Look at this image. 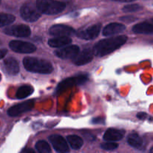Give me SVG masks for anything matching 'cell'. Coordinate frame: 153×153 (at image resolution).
Instances as JSON below:
<instances>
[{"instance_id": "6da1fadb", "label": "cell", "mask_w": 153, "mask_h": 153, "mask_svg": "<svg viewBox=\"0 0 153 153\" xmlns=\"http://www.w3.org/2000/svg\"><path fill=\"white\" fill-rule=\"evenodd\" d=\"M128 37L124 35L103 39L98 42L93 47V53L98 57H103L119 49L126 43Z\"/></svg>"}, {"instance_id": "7a4b0ae2", "label": "cell", "mask_w": 153, "mask_h": 153, "mask_svg": "<svg viewBox=\"0 0 153 153\" xmlns=\"http://www.w3.org/2000/svg\"><path fill=\"white\" fill-rule=\"evenodd\" d=\"M22 63L26 70L31 73L50 74L53 70L52 64L46 60L32 57H26Z\"/></svg>"}, {"instance_id": "3957f363", "label": "cell", "mask_w": 153, "mask_h": 153, "mask_svg": "<svg viewBox=\"0 0 153 153\" xmlns=\"http://www.w3.org/2000/svg\"><path fill=\"white\" fill-rule=\"evenodd\" d=\"M36 5L39 11L44 14H58L65 8V3L56 0H36Z\"/></svg>"}, {"instance_id": "277c9868", "label": "cell", "mask_w": 153, "mask_h": 153, "mask_svg": "<svg viewBox=\"0 0 153 153\" xmlns=\"http://www.w3.org/2000/svg\"><path fill=\"white\" fill-rule=\"evenodd\" d=\"M20 16L25 21L34 22L37 21L41 16V13L38 9L36 1L28 0L24 3L20 8Z\"/></svg>"}, {"instance_id": "5b68a950", "label": "cell", "mask_w": 153, "mask_h": 153, "mask_svg": "<svg viewBox=\"0 0 153 153\" xmlns=\"http://www.w3.org/2000/svg\"><path fill=\"white\" fill-rule=\"evenodd\" d=\"M87 81H88V75L86 74H81L79 76H74V77L68 78V79L62 81L58 84L56 88V94H59L72 87L85 84Z\"/></svg>"}, {"instance_id": "8992f818", "label": "cell", "mask_w": 153, "mask_h": 153, "mask_svg": "<svg viewBox=\"0 0 153 153\" xmlns=\"http://www.w3.org/2000/svg\"><path fill=\"white\" fill-rule=\"evenodd\" d=\"M9 47L17 53L29 54L36 51V46L34 44L21 40H12L9 43Z\"/></svg>"}, {"instance_id": "52a82bcc", "label": "cell", "mask_w": 153, "mask_h": 153, "mask_svg": "<svg viewBox=\"0 0 153 153\" xmlns=\"http://www.w3.org/2000/svg\"><path fill=\"white\" fill-rule=\"evenodd\" d=\"M34 102L33 100L23 102H21L20 104L10 107L8 110V114L10 117L19 116L22 114L31 111L34 108Z\"/></svg>"}, {"instance_id": "ba28073f", "label": "cell", "mask_w": 153, "mask_h": 153, "mask_svg": "<svg viewBox=\"0 0 153 153\" xmlns=\"http://www.w3.org/2000/svg\"><path fill=\"white\" fill-rule=\"evenodd\" d=\"M4 34L17 37H27L31 34V29L28 25H17L8 27L4 30Z\"/></svg>"}, {"instance_id": "9c48e42d", "label": "cell", "mask_w": 153, "mask_h": 153, "mask_svg": "<svg viewBox=\"0 0 153 153\" xmlns=\"http://www.w3.org/2000/svg\"><path fill=\"white\" fill-rule=\"evenodd\" d=\"M101 28V24L97 23L88 27L86 29L80 30L76 32V36L83 40H93L98 36Z\"/></svg>"}, {"instance_id": "30bf717a", "label": "cell", "mask_w": 153, "mask_h": 153, "mask_svg": "<svg viewBox=\"0 0 153 153\" xmlns=\"http://www.w3.org/2000/svg\"><path fill=\"white\" fill-rule=\"evenodd\" d=\"M49 140L52 147L58 153H68L69 147L68 143L63 137L58 134H52L49 137Z\"/></svg>"}, {"instance_id": "8fae6325", "label": "cell", "mask_w": 153, "mask_h": 153, "mask_svg": "<svg viewBox=\"0 0 153 153\" xmlns=\"http://www.w3.org/2000/svg\"><path fill=\"white\" fill-rule=\"evenodd\" d=\"M54 52L55 55L61 59H73L80 52V48L76 45H70L56 50Z\"/></svg>"}, {"instance_id": "7c38bea8", "label": "cell", "mask_w": 153, "mask_h": 153, "mask_svg": "<svg viewBox=\"0 0 153 153\" xmlns=\"http://www.w3.org/2000/svg\"><path fill=\"white\" fill-rule=\"evenodd\" d=\"M50 35L54 37H69L75 33L72 27L65 25H54L49 30Z\"/></svg>"}, {"instance_id": "4fadbf2b", "label": "cell", "mask_w": 153, "mask_h": 153, "mask_svg": "<svg viewBox=\"0 0 153 153\" xmlns=\"http://www.w3.org/2000/svg\"><path fill=\"white\" fill-rule=\"evenodd\" d=\"M93 50L89 49H83L74 58L72 59V62L76 66H82L91 62L93 59Z\"/></svg>"}, {"instance_id": "5bb4252c", "label": "cell", "mask_w": 153, "mask_h": 153, "mask_svg": "<svg viewBox=\"0 0 153 153\" xmlns=\"http://www.w3.org/2000/svg\"><path fill=\"white\" fill-rule=\"evenodd\" d=\"M132 31L135 34H153V19L145 21L140 23L136 24L132 28Z\"/></svg>"}, {"instance_id": "9a60e30c", "label": "cell", "mask_w": 153, "mask_h": 153, "mask_svg": "<svg viewBox=\"0 0 153 153\" xmlns=\"http://www.w3.org/2000/svg\"><path fill=\"white\" fill-rule=\"evenodd\" d=\"M4 70L6 73L10 76H15L20 71V66L18 61L13 58H6L3 64Z\"/></svg>"}, {"instance_id": "2e32d148", "label": "cell", "mask_w": 153, "mask_h": 153, "mask_svg": "<svg viewBox=\"0 0 153 153\" xmlns=\"http://www.w3.org/2000/svg\"><path fill=\"white\" fill-rule=\"evenodd\" d=\"M125 25L123 24L118 23V22H112L104 27L103 31H102V34L104 36H106V37L114 35V34L122 33L125 30Z\"/></svg>"}, {"instance_id": "e0dca14e", "label": "cell", "mask_w": 153, "mask_h": 153, "mask_svg": "<svg viewBox=\"0 0 153 153\" xmlns=\"http://www.w3.org/2000/svg\"><path fill=\"white\" fill-rule=\"evenodd\" d=\"M124 135V131L121 129L110 128H108L104 134V140L106 141H118L122 140Z\"/></svg>"}, {"instance_id": "ac0fdd59", "label": "cell", "mask_w": 153, "mask_h": 153, "mask_svg": "<svg viewBox=\"0 0 153 153\" xmlns=\"http://www.w3.org/2000/svg\"><path fill=\"white\" fill-rule=\"evenodd\" d=\"M71 42L72 40L69 37H56L48 40V45L50 47L61 48L68 46Z\"/></svg>"}, {"instance_id": "d6986e66", "label": "cell", "mask_w": 153, "mask_h": 153, "mask_svg": "<svg viewBox=\"0 0 153 153\" xmlns=\"http://www.w3.org/2000/svg\"><path fill=\"white\" fill-rule=\"evenodd\" d=\"M128 143L132 147L135 149H140L143 146V140L141 138L140 136L136 132L130 133L128 137Z\"/></svg>"}, {"instance_id": "ffe728a7", "label": "cell", "mask_w": 153, "mask_h": 153, "mask_svg": "<svg viewBox=\"0 0 153 153\" xmlns=\"http://www.w3.org/2000/svg\"><path fill=\"white\" fill-rule=\"evenodd\" d=\"M34 92V88L31 85H22L20 87L16 93V97L19 100L25 99L29 97Z\"/></svg>"}, {"instance_id": "44dd1931", "label": "cell", "mask_w": 153, "mask_h": 153, "mask_svg": "<svg viewBox=\"0 0 153 153\" xmlns=\"http://www.w3.org/2000/svg\"><path fill=\"white\" fill-rule=\"evenodd\" d=\"M67 140L68 142L69 145L70 146V147L73 149H75V150L80 149L82 147V144H83L82 139L80 137H79V136L74 135V134L68 136Z\"/></svg>"}, {"instance_id": "7402d4cb", "label": "cell", "mask_w": 153, "mask_h": 153, "mask_svg": "<svg viewBox=\"0 0 153 153\" xmlns=\"http://www.w3.org/2000/svg\"><path fill=\"white\" fill-rule=\"evenodd\" d=\"M15 21V16L10 13H0V27L7 26Z\"/></svg>"}, {"instance_id": "603a6c76", "label": "cell", "mask_w": 153, "mask_h": 153, "mask_svg": "<svg viewBox=\"0 0 153 153\" xmlns=\"http://www.w3.org/2000/svg\"><path fill=\"white\" fill-rule=\"evenodd\" d=\"M35 148L38 153H51L50 146L45 140L38 141L35 144Z\"/></svg>"}, {"instance_id": "cb8c5ba5", "label": "cell", "mask_w": 153, "mask_h": 153, "mask_svg": "<svg viewBox=\"0 0 153 153\" xmlns=\"http://www.w3.org/2000/svg\"><path fill=\"white\" fill-rule=\"evenodd\" d=\"M142 7L140 4H127V5L124 6L122 8V10L126 13H130V12H135L138 11V10H141Z\"/></svg>"}, {"instance_id": "d4e9b609", "label": "cell", "mask_w": 153, "mask_h": 153, "mask_svg": "<svg viewBox=\"0 0 153 153\" xmlns=\"http://www.w3.org/2000/svg\"><path fill=\"white\" fill-rule=\"evenodd\" d=\"M118 146V143H113V142H111V141H108V142H106V143H103L100 144V147H101V149H104V150H106V151L114 150V149H117Z\"/></svg>"}, {"instance_id": "484cf974", "label": "cell", "mask_w": 153, "mask_h": 153, "mask_svg": "<svg viewBox=\"0 0 153 153\" xmlns=\"http://www.w3.org/2000/svg\"><path fill=\"white\" fill-rule=\"evenodd\" d=\"M91 122L93 124H104L105 120L104 117H95L93 118Z\"/></svg>"}, {"instance_id": "4316f807", "label": "cell", "mask_w": 153, "mask_h": 153, "mask_svg": "<svg viewBox=\"0 0 153 153\" xmlns=\"http://www.w3.org/2000/svg\"><path fill=\"white\" fill-rule=\"evenodd\" d=\"M136 117H137L138 119L144 120L148 119L149 117H148V115L147 114L144 113V112H140V113H138L137 114H136Z\"/></svg>"}, {"instance_id": "83f0119b", "label": "cell", "mask_w": 153, "mask_h": 153, "mask_svg": "<svg viewBox=\"0 0 153 153\" xmlns=\"http://www.w3.org/2000/svg\"><path fill=\"white\" fill-rule=\"evenodd\" d=\"M7 52H8L7 49H0V59L4 58V57L6 55V54H7Z\"/></svg>"}, {"instance_id": "f1b7e54d", "label": "cell", "mask_w": 153, "mask_h": 153, "mask_svg": "<svg viewBox=\"0 0 153 153\" xmlns=\"http://www.w3.org/2000/svg\"><path fill=\"white\" fill-rule=\"evenodd\" d=\"M23 153H35L34 149H31V148H27V149H24Z\"/></svg>"}, {"instance_id": "f546056e", "label": "cell", "mask_w": 153, "mask_h": 153, "mask_svg": "<svg viewBox=\"0 0 153 153\" xmlns=\"http://www.w3.org/2000/svg\"><path fill=\"white\" fill-rule=\"evenodd\" d=\"M116 1H120V2H130V1H135V0H112Z\"/></svg>"}, {"instance_id": "4dcf8cb0", "label": "cell", "mask_w": 153, "mask_h": 153, "mask_svg": "<svg viewBox=\"0 0 153 153\" xmlns=\"http://www.w3.org/2000/svg\"><path fill=\"white\" fill-rule=\"evenodd\" d=\"M150 153H153V146L151 148V149H150Z\"/></svg>"}, {"instance_id": "1f68e13d", "label": "cell", "mask_w": 153, "mask_h": 153, "mask_svg": "<svg viewBox=\"0 0 153 153\" xmlns=\"http://www.w3.org/2000/svg\"><path fill=\"white\" fill-rule=\"evenodd\" d=\"M0 4H1V0H0Z\"/></svg>"}]
</instances>
